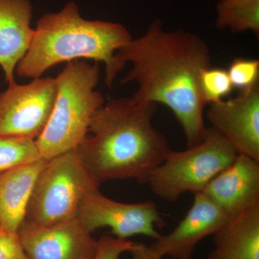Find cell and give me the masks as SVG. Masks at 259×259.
<instances>
[{
  "mask_svg": "<svg viewBox=\"0 0 259 259\" xmlns=\"http://www.w3.org/2000/svg\"><path fill=\"white\" fill-rule=\"evenodd\" d=\"M129 253L131 259H163L162 257L156 254L150 246L142 243H134Z\"/></svg>",
  "mask_w": 259,
  "mask_h": 259,
  "instance_id": "22",
  "label": "cell"
},
{
  "mask_svg": "<svg viewBox=\"0 0 259 259\" xmlns=\"http://www.w3.org/2000/svg\"><path fill=\"white\" fill-rule=\"evenodd\" d=\"M216 26L233 32L259 35V0H221L217 5Z\"/></svg>",
  "mask_w": 259,
  "mask_h": 259,
  "instance_id": "16",
  "label": "cell"
},
{
  "mask_svg": "<svg viewBox=\"0 0 259 259\" xmlns=\"http://www.w3.org/2000/svg\"><path fill=\"white\" fill-rule=\"evenodd\" d=\"M233 88L248 90L258 84L259 61L236 58L227 70Z\"/></svg>",
  "mask_w": 259,
  "mask_h": 259,
  "instance_id": "19",
  "label": "cell"
},
{
  "mask_svg": "<svg viewBox=\"0 0 259 259\" xmlns=\"http://www.w3.org/2000/svg\"><path fill=\"white\" fill-rule=\"evenodd\" d=\"M134 243L115 236H102L97 241V251L93 259H119L122 253L130 251Z\"/></svg>",
  "mask_w": 259,
  "mask_h": 259,
  "instance_id": "20",
  "label": "cell"
},
{
  "mask_svg": "<svg viewBox=\"0 0 259 259\" xmlns=\"http://www.w3.org/2000/svg\"><path fill=\"white\" fill-rule=\"evenodd\" d=\"M32 16L30 0H0V67L8 84L33 38Z\"/></svg>",
  "mask_w": 259,
  "mask_h": 259,
  "instance_id": "13",
  "label": "cell"
},
{
  "mask_svg": "<svg viewBox=\"0 0 259 259\" xmlns=\"http://www.w3.org/2000/svg\"><path fill=\"white\" fill-rule=\"evenodd\" d=\"M56 95V78L8 84L0 93V135L35 141L50 120Z\"/></svg>",
  "mask_w": 259,
  "mask_h": 259,
  "instance_id": "7",
  "label": "cell"
},
{
  "mask_svg": "<svg viewBox=\"0 0 259 259\" xmlns=\"http://www.w3.org/2000/svg\"><path fill=\"white\" fill-rule=\"evenodd\" d=\"M0 259H30L18 233L0 227Z\"/></svg>",
  "mask_w": 259,
  "mask_h": 259,
  "instance_id": "21",
  "label": "cell"
},
{
  "mask_svg": "<svg viewBox=\"0 0 259 259\" xmlns=\"http://www.w3.org/2000/svg\"><path fill=\"white\" fill-rule=\"evenodd\" d=\"M206 117L237 154L259 162V84L210 104Z\"/></svg>",
  "mask_w": 259,
  "mask_h": 259,
  "instance_id": "9",
  "label": "cell"
},
{
  "mask_svg": "<svg viewBox=\"0 0 259 259\" xmlns=\"http://www.w3.org/2000/svg\"><path fill=\"white\" fill-rule=\"evenodd\" d=\"M229 219L259 202V162L237 155L202 191Z\"/></svg>",
  "mask_w": 259,
  "mask_h": 259,
  "instance_id": "12",
  "label": "cell"
},
{
  "mask_svg": "<svg viewBox=\"0 0 259 259\" xmlns=\"http://www.w3.org/2000/svg\"><path fill=\"white\" fill-rule=\"evenodd\" d=\"M41 158L35 140L0 135V175Z\"/></svg>",
  "mask_w": 259,
  "mask_h": 259,
  "instance_id": "17",
  "label": "cell"
},
{
  "mask_svg": "<svg viewBox=\"0 0 259 259\" xmlns=\"http://www.w3.org/2000/svg\"><path fill=\"white\" fill-rule=\"evenodd\" d=\"M237 155L221 134L207 127L199 144L184 151L171 150L151 174L146 185L160 198L176 202L187 192H202L214 177L233 163Z\"/></svg>",
  "mask_w": 259,
  "mask_h": 259,
  "instance_id": "6",
  "label": "cell"
},
{
  "mask_svg": "<svg viewBox=\"0 0 259 259\" xmlns=\"http://www.w3.org/2000/svg\"><path fill=\"white\" fill-rule=\"evenodd\" d=\"M99 186L75 149L47 160L34 184L23 223L49 226L75 219L85 196Z\"/></svg>",
  "mask_w": 259,
  "mask_h": 259,
  "instance_id": "5",
  "label": "cell"
},
{
  "mask_svg": "<svg viewBox=\"0 0 259 259\" xmlns=\"http://www.w3.org/2000/svg\"><path fill=\"white\" fill-rule=\"evenodd\" d=\"M18 234L30 259H93L97 241L79 218L49 226L23 223Z\"/></svg>",
  "mask_w": 259,
  "mask_h": 259,
  "instance_id": "10",
  "label": "cell"
},
{
  "mask_svg": "<svg viewBox=\"0 0 259 259\" xmlns=\"http://www.w3.org/2000/svg\"><path fill=\"white\" fill-rule=\"evenodd\" d=\"M34 30L28 52L16 68L19 76L37 79L56 65L90 59L105 64L109 88L125 68L116 54L133 39L121 24L85 20L74 2L58 13L42 15Z\"/></svg>",
  "mask_w": 259,
  "mask_h": 259,
  "instance_id": "3",
  "label": "cell"
},
{
  "mask_svg": "<svg viewBox=\"0 0 259 259\" xmlns=\"http://www.w3.org/2000/svg\"><path fill=\"white\" fill-rule=\"evenodd\" d=\"M46 162L47 160L41 158L0 175V227L18 233L34 184Z\"/></svg>",
  "mask_w": 259,
  "mask_h": 259,
  "instance_id": "15",
  "label": "cell"
},
{
  "mask_svg": "<svg viewBox=\"0 0 259 259\" xmlns=\"http://www.w3.org/2000/svg\"><path fill=\"white\" fill-rule=\"evenodd\" d=\"M77 218L92 233L108 227L114 236L125 240L138 235L157 239L161 235L156 228L165 226L157 206L151 201L122 203L105 197L99 189L85 196Z\"/></svg>",
  "mask_w": 259,
  "mask_h": 259,
  "instance_id": "8",
  "label": "cell"
},
{
  "mask_svg": "<svg viewBox=\"0 0 259 259\" xmlns=\"http://www.w3.org/2000/svg\"><path fill=\"white\" fill-rule=\"evenodd\" d=\"M192 206L178 226L149 245L158 255L173 259H192L197 244L214 235L228 218L222 209L202 192L194 194Z\"/></svg>",
  "mask_w": 259,
  "mask_h": 259,
  "instance_id": "11",
  "label": "cell"
},
{
  "mask_svg": "<svg viewBox=\"0 0 259 259\" xmlns=\"http://www.w3.org/2000/svg\"><path fill=\"white\" fill-rule=\"evenodd\" d=\"M57 95L50 120L35 143L44 159L74 150L87 136L92 117L105 103L95 89L100 79L97 63L70 61L56 77Z\"/></svg>",
  "mask_w": 259,
  "mask_h": 259,
  "instance_id": "4",
  "label": "cell"
},
{
  "mask_svg": "<svg viewBox=\"0 0 259 259\" xmlns=\"http://www.w3.org/2000/svg\"><path fill=\"white\" fill-rule=\"evenodd\" d=\"M116 56L124 66L132 64L122 81L137 83L132 98L166 105L183 130L187 147L199 144L207 128L200 90L201 73L211 66L205 41L185 30L166 31L156 20L144 35L132 39Z\"/></svg>",
  "mask_w": 259,
  "mask_h": 259,
  "instance_id": "1",
  "label": "cell"
},
{
  "mask_svg": "<svg viewBox=\"0 0 259 259\" xmlns=\"http://www.w3.org/2000/svg\"><path fill=\"white\" fill-rule=\"evenodd\" d=\"M233 89L228 71L223 68L209 66L201 73V93L206 105L221 101Z\"/></svg>",
  "mask_w": 259,
  "mask_h": 259,
  "instance_id": "18",
  "label": "cell"
},
{
  "mask_svg": "<svg viewBox=\"0 0 259 259\" xmlns=\"http://www.w3.org/2000/svg\"><path fill=\"white\" fill-rule=\"evenodd\" d=\"M157 105L119 98L94 113L88 133L75 148L80 161L99 184L134 179L146 185L150 175L171 151L153 127Z\"/></svg>",
  "mask_w": 259,
  "mask_h": 259,
  "instance_id": "2",
  "label": "cell"
},
{
  "mask_svg": "<svg viewBox=\"0 0 259 259\" xmlns=\"http://www.w3.org/2000/svg\"><path fill=\"white\" fill-rule=\"evenodd\" d=\"M213 236L208 259H259V202L228 220Z\"/></svg>",
  "mask_w": 259,
  "mask_h": 259,
  "instance_id": "14",
  "label": "cell"
}]
</instances>
